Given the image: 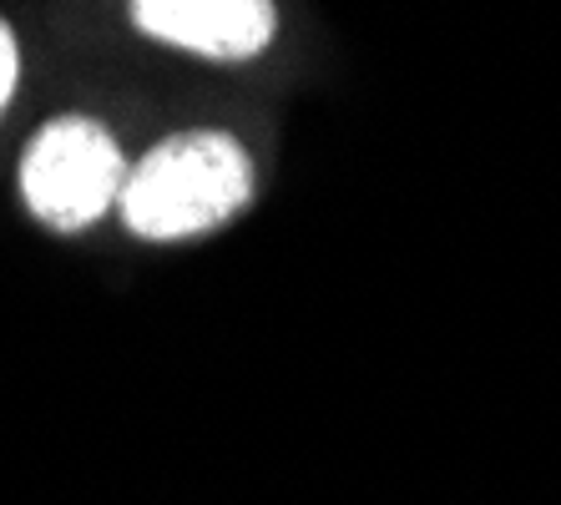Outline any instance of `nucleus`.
<instances>
[{
  "instance_id": "1",
  "label": "nucleus",
  "mask_w": 561,
  "mask_h": 505,
  "mask_svg": "<svg viewBox=\"0 0 561 505\" xmlns=\"http://www.w3.org/2000/svg\"><path fill=\"white\" fill-rule=\"evenodd\" d=\"M253 197V162L228 131H178L127 172L122 218L137 238H178L222 228Z\"/></svg>"
},
{
  "instance_id": "4",
  "label": "nucleus",
  "mask_w": 561,
  "mask_h": 505,
  "mask_svg": "<svg viewBox=\"0 0 561 505\" xmlns=\"http://www.w3.org/2000/svg\"><path fill=\"white\" fill-rule=\"evenodd\" d=\"M15 77H21V51H15V31L0 21V112L15 96Z\"/></svg>"
},
{
  "instance_id": "3",
  "label": "nucleus",
  "mask_w": 561,
  "mask_h": 505,
  "mask_svg": "<svg viewBox=\"0 0 561 505\" xmlns=\"http://www.w3.org/2000/svg\"><path fill=\"white\" fill-rule=\"evenodd\" d=\"M131 21L147 36L208 61H249L274 36L268 0H142L131 5Z\"/></svg>"
},
{
  "instance_id": "2",
  "label": "nucleus",
  "mask_w": 561,
  "mask_h": 505,
  "mask_svg": "<svg viewBox=\"0 0 561 505\" xmlns=\"http://www.w3.org/2000/svg\"><path fill=\"white\" fill-rule=\"evenodd\" d=\"M127 162L117 137L92 117H56L21 157V197L46 228L77 233L122 203Z\"/></svg>"
}]
</instances>
